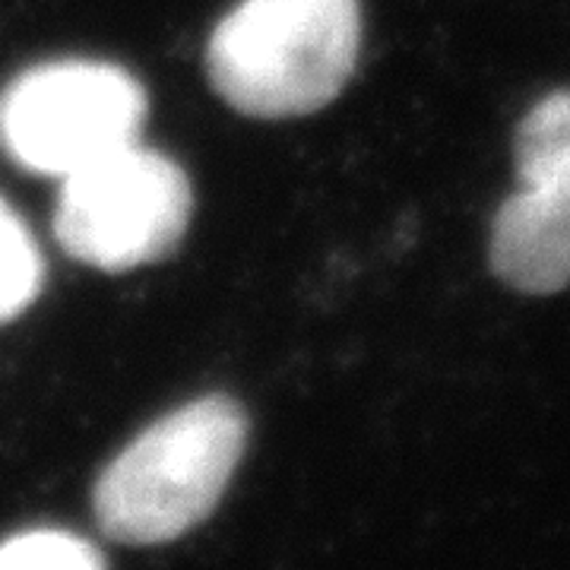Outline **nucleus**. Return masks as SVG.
I'll return each mask as SVG.
<instances>
[{
	"label": "nucleus",
	"mask_w": 570,
	"mask_h": 570,
	"mask_svg": "<svg viewBox=\"0 0 570 570\" xmlns=\"http://www.w3.org/2000/svg\"><path fill=\"white\" fill-rule=\"evenodd\" d=\"M247 438V409L225 393L165 412L96 479L92 513L105 535L142 549L197 530L232 485Z\"/></svg>",
	"instance_id": "f257e3e1"
},
{
	"label": "nucleus",
	"mask_w": 570,
	"mask_h": 570,
	"mask_svg": "<svg viewBox=\"0 0 570 570\" xmlns=\"http://www.w3.org/2000/svg\"><path fill=\"white\" fill-rule=\"evenodd\" d=\"M358 55V0H238L209 32L204 63L228 108L288 121L336 102Z\"/></svg>",
	"instance_id": "f03ea898"
},
{
	"label": "nucleus",
	"mask_w": 570,
	"mask_h": 570,
	"mask_svg": "<svg viewBox=\"0 0 570 570\" xmlns=\"http://www.w3.org/2000/svg\"><path fill=\"white\" fill-rule=\"evenodd\" d=\"M190 219L187 171L137 140L63 175L55 238L80 264L127 273L178 254Z\"/></svg>",
	"instance_id": "7ed1b4c3"
},
{
	"label": "nucleus",
	"mask_w": 570,
	"mask_h": 570,
	"mask_svg": "<svg viewBox=\"0 0 570 570\" xmlns=\"http://www.w3.org/2000/svg\"><path fill=\"white\" fill-rule=\"evenodd\" d=\"M149 96L121 63L41 61L0 89V149L36 175H70L137 142Z\"/></svg>",
	"instance_id": "20e7f679"
},
{
	"label": "nucleus",
	"mask_w": 570,
	"mask_h": 570,
	"mask_svg": "<svg viewBox=\"0 0 570 570\" xmlns=\"http://www.w3.org/2000/svg\"><path fill=\"white\" fill-rule=\"evenodd\" d=\"M513 163L517 190L491 219V273L520 295H558L570 285V89L523 115Z\"/></svg>",
	"instance_id": "39448f33"
},
{
	"label": "nucleus",
	"mask_w": 570,
	"mask_h": 570,
	"mask_svg": "<svg viewBox=\"0 0 570 570\" xmlns=\"http://www.w3.org/2000/svg\"><path fill=\"white\" fill-rule=\"evenodd\" d=\"M45 261L17 209L0 197V324L17 321L41 295Z\"/></svg>",
	"instance_id": "423d86ee"
},
{
	"label": "nucleus",
	"mask_w": 570,
	"mask_h": 570,
	"mask_svg": "<svg viewBox=\"0 0 570 570\" xmlns=\"http://www.w3.org/2000/svg\"><path fill=\"white\" fill-rule=\"evenodd\" d=\"M102 564L105 554L89 539L63 530H29L0 542V570H89Z\"/></svg>",
	"instance_id": "0eeeda50"
}]
</instances>
